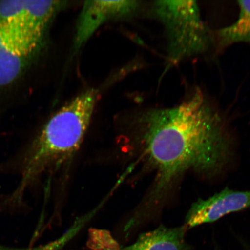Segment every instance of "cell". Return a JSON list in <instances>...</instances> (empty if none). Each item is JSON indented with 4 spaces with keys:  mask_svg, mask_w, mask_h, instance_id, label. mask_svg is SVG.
<instances>
[{
    "mask_svg": "<svg viewBox=\"0 0 250 250\" xmlns=\"http://www.w3.org/2000/svg\"><path fill=\"white\" fill-rule=\"evenodd\" d=\"M140 7L137 1H87L78 18L73 48L79 50L103 24L133 14Z\"/></svg>",
    "mask_w": 250,
    "mask_h": 250,
    "instance_id": "6",
    "label": "cell"
},
{
    "mask_svg": "<svg viewBox=\"0 0 250 250\" xmlns=\"http://www.w3.org/2000/svg\"><path fill=\"white\" fill-rule=\"evenodd\" d=\"M246 250H250V249H246Z\"/></svg>",
    "mask_w": 250,
    "mask_h": 250,
    "instance_id": "10",
    "label": "cell"
},
{
    "mask_svg": "<svg viewBox=\"0 0 250 250\" xmlns=\"http://www.w3.org/2000/svg\"><path fill=\"white\" fill-rule=\"evenodd\" d=\"M250 208V190H234L226 188L206 199L193 203L186 217L188 229L210 224L226 215Z\"/></svg>",
    "mask_w": 250,
    "mask_h": 250,
    "instance_id": "5",
    "label": "cell"
},
{
    "mask_svg": "<svg viewBox=\"0 0 250 250\" xmlns=\"http://www.w3.org/2000/svg\"><path fill=\"white\" fill-rule=\"evenodd\" d=\"M98 98L96 90H87L47 122L25 152L21 182L14 193L15 200H21L30 184L45 171L73 157L82 145Z\"/></svg>",
    "mask_w": 250,
    "mask_h": 250,
    "instance_id": "2",
    "label": "cell"
},
{
    "mask_svg": "<svg viewBox=\"0 0 250 250\" xmlns=\"http://www.w3.org/2000/svg\"><path fill=\"white\" fill-rule=\"evenodd\" d=\"M153 14L164 24L168 61L172 65L207 51L214 36L195 1H156Z\"/></svg>",
    "mask_w": 250,
    "mask_h": 250,
    "instance_id": "3",
    "label": "cell"
},
{
    "mask_svg": "<svg viewBox=\"0 0 250 250\" xmlns=\"http://www.w3.org/2000/svg\"><path fill=\"white\" fill-rule=\"evenodd\" d=\"M66 5L64 1H0V24L17 23L46 33L56 15Z\"/></svg>",
    "mask_w": 250,
    "mask_h": 250,
    "instance_id": "7",
    "label": "cell"
},
{
    "mask_svg": "<svg viewBox=\"0 0 250 250\" xmlns=\"http://www.w3.org/2000/svg\"><path fill=\"white\" fill-rule=\"evenodd\" d=\"M46 34L21 24H0V86L17 79L42 49Z\"/></svg>",
    "mask_w": 250,
    "mask_h": 250,
    "instance_id": "4",
    "label": "cell"
},
{
    "mask_svg": "<svg viewBox=\"0 0 250 250\" xmlns=\"http://www.w3.org/2000/svg\"><path fill=\"white\" fill-rule=\"evenodd\" d=\"M140 125L143 154L156 171L153 204L162 201L187 171L214 176L232 157L226 122L201 92L176 107L146 112Z\"/></svg>",
    "mask_w": 250,
    "mask_h": 250,
    "instance_id": "1",
    "label": "cell"
},
{
    "mask_svg": "<svg viewBox=\"0 0 250 250\" xmlns=\"http://www.w3.org/2000/svg\"><path fill=\"white\" fill-rule=\"evenodd\" d=\"M239 15L235 22L218 30L215 35L218 46L226 48L234 43H250V1H239Z\"/></svg>",
    "mask_w": 250,
    "mask_h": 250,
    "instance_id": "9",
    "label": "cell"
},
{
    "mask_svg": "<svg viewBox=\"0 0 250 250\" xmlns=\"http://www.w3.org/2000/svg\"><path fill=\"white\" fill-rule=\"evenodd\" d=\"M188 230L184 225L176 227L162 225L141 234L130 245L118 250H191L186 240Z\"/></svg>",
    "mask_w": 250,
    "mask_h": 250,
    "instance_id": "8",
    "label": "cell"
}]
</instances>
